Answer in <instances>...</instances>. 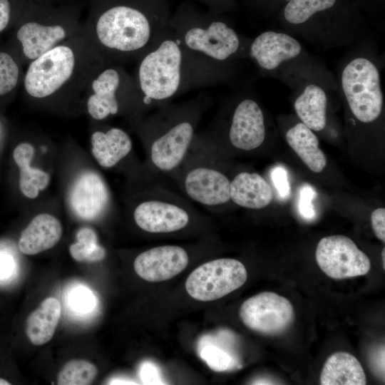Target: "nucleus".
Listing matches in <instances>:
<instances>
[{
  "instance_id": "nucleus-25",
  "label": "nucleus",
  "mask_w": 385,
  "mask_h": 385,
  "mask_svg": "<svg viewBox=\"0 0 385 385\" xmlns=\"http://www.w3.org/2000/svg\"><path fill=\"white\" fill-rule=\"evenodd\" d=\"M337 0H289L283 10L285 21L293 26L304 25L316 14L332 9Z\"/></svg>"
},
{
  "instance_id": "nucleus-34",
  "label": "nucleus",
  "mask_w": 385,
  "mask_h": 385,
  "mask_svg": "<svg viewBox=\"0 0 385 385\" xmlns=\"http://www.w3.org/2000/svg\"><path fill=\"white\" fill-rule=\"evenodd\" d=\"M14 270L13 258L5 253H0V279L9 277Z\"/></svg>"
},
{
  "instance_id": "nucleus-33",
  "label": "nucleus",
  "mask_w": 385,
  "mask_h": 385,
  "mask_svg": "<svg viewBox=\"0 0 385 385\" xmlns=\"http://www.w3.org/2000/svg\"><path fill=\"white\" fill-rule=\"evenodd\" d=\"M371 222L375 235L383 243L385 242V209L377 208L371 215Z\"/></svg>"
},
{
  "instance_id": "nucleus-17",
  "label": "nucleus",
  "mask_w": 385,
  "mask_h": 385,
  "mask_svg": "<svg viewBox=\"0 0 385 385\" xmlns=\"http://www.w3.org/2000/svg\"><path fill=\"white\" fill-rule=\"evenodd\" d=\"M62 232V225L55 216L48 213L37 215L22 231L19 248L25 255H36L54 247Z\"/></svg>"
},
{
  "instance_id": "nucleus-19",
  "label": "nucleus",
  "mask_w": 385,
  "mask_h": 385,
  "mask_svg": "<svg viewBox=\"0 0 385 385\" xmlns=\"http://www.w3.org/2000/svg\"><path fill=\"white\" fill-rule=\"evenodd\" d=\"M92 154L98 163L106 168L117 165L132 149V140L123 129L113 127L96 130L91 138Z\"/></svg>"
},
{
  "instance_id": "nucleus-29",
  "label": "nucleus",
  "mask_w": 385,
  "mask_h": 385,
  "mask_svg": "<svg viewBox=\"0 0 385 385\" xmlns=\"http://www.w3.org/2000/svg\"><path fill=\"white\" fill-rule=\"evenodd\" d=\"M71 309L78 314H87L95 307V297L89 289L83 286L73 288L68 294Z\"/></svg>"
},
{
  "instance_id": "nucleus-9",
  "label": "nucleus",
  "mask_w": 385,
  "mask_h": 385,
  "mask_svg": "<svg viewBox=\"0 0 385 385\" xmlns=\"http://www.w3.org/2000/svg\"><path fill=\"white\" fill-rule=\"evenodd\" d=\"M239 314L247 327L265 335L283 333L294 318L292 303L272 292H262L246 299Z\"/></svg>"
},
{
  "instance_id": "nucleus-38",
  "label": "nucleus",
  "mask_w": 385,
  "mask_h": 385,
  "mask_svg": "<svg viewBox=\"0 0 385 385\" xmlns=\"http://www.w3.org/2000/svg\"><path fill=\"white\" fill-rule=\"evenodd\" d=\"M382 265L384 270H385V248L384 247L381 252Z\"/></svg>"
},
{
  "instance_id": "nucleus-16",
  "label": "nucleus",
  "mask_w": 385,
  "mask_h": 385,
  "mask_svg": "<svg viewBox=\"0 0 385 385\" xmlns=\"http://www.w3.org/2000/svg\"><path fill=\"white\" fill-rule=\"evenodd\" d=\"M184 188L193 200L207 206L226 203L230 200V181L221 172L208 167L191 169L184 179Z\"/></svg>"
},
{
  "instance_id": "nucleus-37",
  "label": "nucleus",
  "mask_w": 385,
  "mask_h": 385,
  "mask_svg": "<svg viewBox=\"0 0 385 385\" xmlns=\"http://www.w3.org/2000/svg\"><path fill=\"white\" fill-rule=\"evenodd\" d=\"M373 366L383 379L384 378V346L375 354L373 358Z\"/></svg>"
},
{
  "instance_id": "nucleus-3",
  "label": "nucleus",
  "mask_w": 385,
  "mask_h": 385,
  "mask_svg": "<svg viewBox=\"0 0 385 385\" xmlns=\"http://www.w3.org/2000/svg\"><path fill=\"white\" fill-rule=\"evenodd\" d=\"M107 63L85 30L80 31L29 62L24 89L35 100L71 91L86 92L93 76Z\"/></svg>"
},
{
  "instance_id": "nucleus-13",
  "label": "nucleus",
  "mask_w": 385,
  "mask_h": 385,
  "mask_svg": "<svg viewBox=\"0 0 385 385\" xmlns=\"http://www.w3.org/2000/svg\"><path fill=\"white\" fill-rule=\"evenodd\" d=\"M301 43L292 36L266 31L256 36L248 47V56L263 71H272L284 62L298 57Z\"/></svg>"
},
{
  "instance_id": "nucleus-26",
  "label": "nucleus",
  "mask_w": 385,
  "mask_h": 385,
  "mask_svg": "<svg viewBox=\"0 0 385 385\" xmlns=\"http://www.w3.org/2000/svg\"><path fill=\"white\" fill-rule=\"evenodd\" d=\"M76 242L69 247L71 256L75 260L93 262L104 258L106 251L98 245L96 235L92 229H81L76 235Z\"/></svg>"
},
{
  "instance_id": "nucleus-14",
  "label": "nucleus",
  "mask_w": 385,
  "mask_h": 385,
  "mask_svg": "<svg viewBox=\"0 0 385 385\" xmlns=\"http://www.w3.org/2000/svg\"><path fill=\"white\" fill-rule=\"evenodd\" d=\"M136 225L151 233H168L184 228L189 222L188 212L182 207L160 200H148L134 210Z\"/></svg>"
},
{
  "instance_id": "nucleus-11",
  "label": "nucleus",
  "mask_w": 385,
  "mask_h": 385,
  "mask_svg": "<svg viewBox=\"0 0 385 385\" xmlns=\"http://www.w3.org/2000/svg\"><path fill=\"white\" fill-rule=\"evenodd\" d=\"M227 138L235 148L252 150L260 147L265 139L266 128L262 110L250 96L242 95L235 101Z\"/></svg>"
},
{
  "instance_id": "nucleus-40",
  "label": "nucleus",
  "mask_w": 385,
  "mask_h": 385,
  "mask_svg": "<svg viewBox=\"0 0 385 385\" xmlns=\"http://www.w3.org/2000/svg\"><path fill=\"white\" fill-rule=\"evenodd\" d=\"M250 3H254L256 0H247Z\"/></svg>"
},
{
  "instance_id": "nucleus-31",
  "label": "nucleus",
  "mask_w": 385,
  "mask_h": 385,
  "mask_svg": "<svg viewBox=\"0 0 385 385\" xmlns=\"http://www.w3.org/2000/svg\"><path fill=\"white\" fill-rule=\"evenodd\" d=\"M273 184L282 198H286L290 193L287 172L282 165L275 166L271 172Z\"/></svg>"
},
{
  "instance_id": "nucleus-28",
  "label": "nucleus",
  "mask_w": 385,
  "mask_h": 385,
  "mask_svg": "<svg viewBox=\"0 0 385 385\" xmlns=\"http://www.w3.org/2000/svg\"><path fill=\"white\" fill-rule=\"evenodd\" d=\"M19 65L9 53L0 52V96L12 91L19 83Z\"/></svg>"
},
{
  "instance_id": "nucleus-21",
  "label": "nucleus",
  "mask_w": 385,
  "mask_h": 385,
  "mask_svg": "<svg viewBox=\"0 0 385 385\" xmlns=\"http://www.w3.org/2000/svg\"><path fill=\"white\" fill-rule=\"evenodd\" d=\"M327 106L326 92L316 83L307 84L294 103L302 123L314 131L322 130L326 126Z\"/></svg>"
},
{
  "instance_id": "nucleus-2",
  "label": "nucleus",
  "mask_w": 385,
  "mask_h": 385,
  "mask_svg": "<svg viewBox=\"0 0 385 385\" xmlns=\"http://www.w3.org/2000/svg\"><path fill=\"white\" fill-rule=\"evenodd\" d=\"M136 61L134 78L148 106L168 103L189 90L228 82L192 56L170 26Z\"/></svg>"
},
{
  "instance_id": "nucleus-36",
  "label": "nucleus",
  "mask_w": 385,
  "mask_h": 385,
  "mask_svg": "<svg viewBox=\"0 0 385 385\" xmlns=\"http://www.w3.org/2000/svg\"><path fill=\"white\" fill-rule=\"evenodd\" d=\"M142 379L145 383L158 384V371L151 364H144L141 371Z\"/></svg>"
},
{
  "instance_id": "nucleus-12",
  "label": "nucleus",
  "mask_w": 385,
  "mask_h": 385,
  "mask_svg": "<svg viewBox=\"0 0 385 385\" xmlns=\"http://www.w3.org/2000/svg\"><path fill=\"white\" fill-rule=\"evenodd\" d=\"M188 261V253L183 248L163 245L141 252L135 257L133 267L143 279L157 282L180 274L186 268Z\"/></svg>"
},
{
  "instance_id": "nucleus-27",
  "label": "nucleus",
  "mask_w": 385,
  "mask_h": 385,
  "mask_svg": "<svg viewBox=\"0 0 385 385\" xmlns=\"http://www.w3.org/2000/svg\"><path fill=\"white\" fill-rule=\"evenodd\" d=\"M97 368L88 361L73 359L67 362L59 371L58 385L90 384L97 375Z\"/></svg>"
},
{
  "instance_id": "nucleus-39",
  "label": "nucleus",
  "mask_w": 385,
  "mask_h": 385,
  "mask_svg": "<svg viewBox=\"0 0 385 385\" xmlns=\"http://www.w3.org/2000/svg\"><path fill=\"white\" fill-rule=\"evenodd\" d=\"M10 384H11L8 381L0 378V385H10Z\"/></svg>"
},
{
  "instance_id": "nucleus-6",
  "label": "nucleus",
  "mask_w": 385,
  "mask_h": 385,
  "mask_svg": "<svg viewBox=\"0 0 385 385\" xmlns=\"http://www.w3.org/2000/svg\"><path fill=\"white\" fill-rule=\"evenodd\" d=\"M86 92V108L91 118L102 120L118 114L125 105L136 110L149 106L134 76L120 65L107 63L93 76Z\"/></svg>"
},
{
  "instance_id": "nucleus-32",
  "label": "nucleus",
  "mask_w": 385,
  "mask_h": 385,
  "mask_svg": "<svg viewBox=\"0 0 385 385\" xmlns=\"http://www.w3.org/2000/svg\"><path fill=\"white\" fill-rule=\"evenodd\" d=\"M204 5L207 10L215 14H222L232 10L235 6L234 0H188Z\"/></svg>"
},
{
  "instance_id": "nucleus-5",
  "label": "nucleus",
  "mask_w": 385,
  "mask_h": 385,
  "mask_svg": "<svg viewBox=\"0 0 385 385\" xmlns=\"http://www.w3.org/2000/svg\"><path fill=\"white\" fill-rule=\"evenodd\" d=\"M211 101L210 96L202 93L183 103L161 104L153 115L139 120V130L150 144L151 163L157 169L170 171L181 163L195 139V127Z\"/></svg>"
},
{
  "instance_id": "nucleus-35",
  "label": "nucleus",
  "mask_w": 385,
  "mask_h": 385,
  "mask_svg": "<svg viewBox=\"0 0 385 385\" xmlns=\"http://www.w3.org/2000/svg\"><path fill=\"white\" fill-rule=\"evenodd\" d=\"M11 11L9 0H0V32L3 31L9 25Z\"/></svg>"
},
{
  "instance_id": "nucleus-30",
  "label": "nucleus",
  "mask_w": 385,
  "mask_h": 385,
  "mask_svg": "<svg viewBox=\"0 0 385 385\" xmlns=\"http://www.w3.org/2000/svg\"><path fill=\"white\" fill-rule=\"evenodd\" d=\"M316 195L314 188L309 184H304L299 189L298 210L301 216L307 220H312L316 217L313 204Z\"/></svg>"
},
{
  "instance_id": "nucleus-10",
  "label": "nucleus",
  "mask_w": 385,
  "mask_h": 385,
  "mask_svg": "<svg viewBox=\"0 0 385 385\" xmlns=\"http://www.w3.org/2000/svg\"><path fill=\"white\" fill-rule=\"evenodd\" d=\"M315 257L322 272L337 279L364 275L371 268L367 255L344 235L323 237L317 245Z\"/></svg>"
},
{
  "instance_id": "nucleus-15",
  "label": "nucleus",
  "mask_w": 385,
  "mask_h": 385,
  "mask_svg": "<svg viewBox=\"0 0 385 385\" xmlns=\"http://www.w3.org/2000/svg\"><path fill=\"white\" fill-rule=\"evenodd\" d=\"M109 200L108 188L96 173L86 171L74 181L69 195L72 211L83 220H93L106 209Z\"/></svg>"
},
{
  "instance_id": "nucleus-20",
  "label": "nucleus",
  "mask_w": 385,
  "mask_h": 385,
  "mask_svg": "<svg viewBox=\"0 0 385 385\" xmlns=\"http://www.w3.org/2000/svg\"><path fill=\"white\" fill-rule=\"evenodd\" d=\"M319 382L322 385H364L366 378L355 356L346 351H338L324 363Z\"/></svg>"
},
{
  "instance_id": "nucleus-18",
  "label": "nucleus",
  "mask_w": 385,
  "mask_h": 385,
  "mask_svg": "<svg viewBox=\"0 0 385 385\" xmlns=\"http://www.w3.org/2000/svg\"><path fill=\"white\" fill-rule=\"evenodd\" d=\"M273 199L270 185L256 173L242 172L230 181V200L249 209L267 207Z\"/></svg>"
},
{
  "instance_id": "nucleus-1",
  "label": "nucleus",
  "mask_w": 385,
  "mask_h": 385,
  "mask_svg": "<svg viewBox=\"0 0 385 385\" xmlns=\"http://www.w3.org/2000/svg\"><path fill=\"white\" fill-rule=\"evenodd\" d=\"M173 0H103L85 31L108 63L136 60L169 26Z\"/></svg>"
},
{
  "instance_id": "nucleus-24",
  "label": "nucleus",
  "mask_w": 385,
  "mask_h": 385,
  "mask_svg": "<svg viewBox=\"0 0 385 385\" xmlns=\"http://www.w3.org/2000/svg\"><path fill=\"white\" fill-rule=\"evenodd\" d=\"M287 142L306 165L314 173L322 172L327 165L324 152L313 130L303 123L290 128L285 134Z\"/></svg>"
},
{
  "instance_id": "nucleus-22",
  "label": "nucleus",
  "mask_w": 385,
  "mask_h": 385,
  "mask_svg": "<svg viewBox=\"0 0 385 385\" xmlns=\"http://www.w3.org/2000/svg\"><path fill=\"white\" fill-rule=\"evenodd\" d=\"M61 306L56 298L45 299L26 322V333L35 345L47 343L53 337L61 317Z\"/></svg>"
},
{
  "instance_id": "nucleus-23",
  "label": "nucleus",
  "mask_w": 385,
  "mask_h": 385,
  "mask_svg": "<svg viewBox=\"0 0 385 385\" xmlns=\"http://www.w3.org/2000/svg\"><path fill=\"white\" fill-rule=\"evenodd\" d=\"M34 148L29 143L19 144L13 151V158L19 168V188L22 194L30 199L36 198L50 182L49 175L31 166Z\"/></svg>"
},
{
  "instance_id": "nucleus-8",
  "label": "nucleus",
  "mask_w": 385,
  "mask_h": 385,
  "mask_svg": "<svg viewBox=\"0 0 385 385\" xmlns=\"http://www.w3.org/2000/svg\"><path fill=\"white\" fill-rule=\"evenodd\" d=\"M247 278V270L241 262L230 258L217 259L195 269L186 279L185 289L193 299L210 302L237 289Z\"/></svg>"
},
{
  "instance_id": "nucleus-7",
  "label": "nucleus",
  "mask_w": 385,
  "mask_h": 385,
  "mask_svg": "<svg viewBox=\"0 0 385 385\" xmlns=\"http://www.w3.org/2000/svg\"><path fill=\"white\" fill-rule=\"evenodd\" d=\"M340 84L348 107L359 122L372 123L381 115L384 97L379 71L369 58L359 56L343 68Z\"/></svg>"
},
{
  "instance_id": "nucleus-4",
  "label": "nucleus",
  "mask_w": 385,
  "mask_h": 385,
  "mask_svg": "<svg viewBox=\"0 0 385 385\" xmlns=\"http://www.w3.org/2000/svg\"><path fill=\"white\" fill-rule=\"evenodd\" d=\"M170 27L183 46L197 60L230 78L232 62L248 56L250 43L217 15L186 0L173 12Z\"/></svg>"
}]
</instances>
